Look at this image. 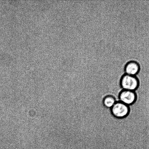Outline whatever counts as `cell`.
<instances>
[{
  "label": "cell",
  "mask_w": 149,
  "mask_h": 149,
  "mask_svg": "<svg viewBox=\"0 0 149 149\" xmlns=\"http://www.w3.org/2000/svg\"><path fill=\"white\" fill-rule=\"evenodd\" d=\"M116 99L113 96H108L104 98L103 101L104 105L106 107L111 109L116 103Z\"/></svg>",
  "instance_id": "obj_5"
},
{
  "label": "cell",
  "mask_w": 149,
  "mask_h": 149,
  "mask_svg": "<svg viewBox=\"0 0 149 149\" xmlns=\"http://www.w3.org/2000/svg\"><path fill=\"white\" fill-rule=\"evenodd\" d=\"M111 110L113 116L119 118L125 117L129 112L128 106L120 102H116Z\"/></svg>",
  "instance_id": "obj_2"
},
{
  "label": "cell",
  "mask_w": 149,
  "mask_h": 149,
  "mask_svg": "<svg viewBox=\"0 0 149 149\" xmlns=\"http://www.w3.org/2000/svg\"><path fill=\"white\" fill-rule=\"evenodd\" d=\"M136 95L134 91L123 90L119 95V102L129 106L136 100Z\"/></svg>",
  "instance_id": "obj_3"
},
{
  "label": "cell",
  "mask_w": 149,
  "mask_h": 149,
  "mask_svg": "<svg viewBox=\"0 0 149 149\" xmlns=\"http://www.w3.org/2000/svg\"><path fill=\"white\" fill-rule=\"evenodd\" d=\"M120 84L123 90L134 91L139 85V81L136 76L125 74L121 78Z\"/></svg>",
  "instance_id": "obj_1"
},
{
  "label": "cell",
  "mask_w": 149,
  "mask_h": 149,
  "mask_svg": "<svg viewBox=\"0 0 149 149\" xmlns=\"http://www.w3.org/2000/svg\"><path fill=\"white\" fill-rule=\"evenodd\" d=\"M139 64L135 61H131L125 65V74L135 76L139 73L140 70Z\"/></svg>",
  "instance_id": "obj_4"
}]
</instances>
